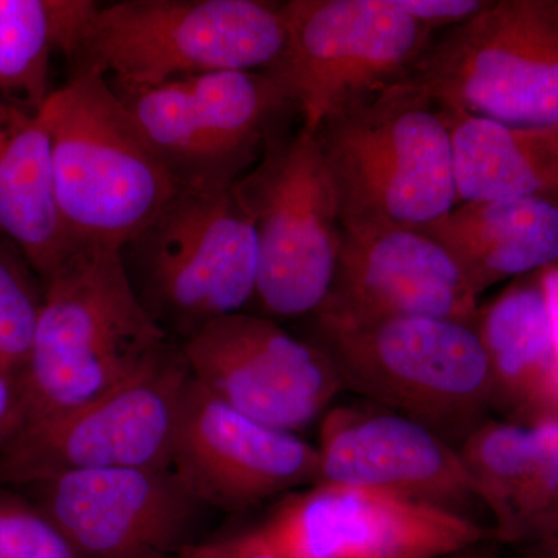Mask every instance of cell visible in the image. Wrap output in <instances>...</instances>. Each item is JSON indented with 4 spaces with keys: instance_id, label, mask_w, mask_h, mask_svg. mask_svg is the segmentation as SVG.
I'll list each match as a JSON object with an SVG mask.
<instances>
[{
    "instance_id": "obj_18",
    "label": "cell",
    "mask_w": 558,
    "mask_h": 558,
    "mask_svg": "<svg viewBox=\"0 0 558 558\" xmlns=\"http://www.w3.org/2000/svg\"><path fill=\"white\" fill-rule=\"evenodd\" d=\"M459 454L494 542L521 546L558 532V421L524 427L487 418Z\"/></svg>"
},
{
    "instance_id": "obj_9",
    "label": "cell",
    "mask_w": 558,
    "mask_h": 558,
    "mask_svg": "<svg viewBox=\"0 0 558 558\" xmlns=\"http://www.w3.org/2000/svg\"><path fill=\"white\" fill-rule=\"evenodd\" d=\"M439 108L558 128V2L499 0L435 36L413 75Z\"/></svg>"
},
{
    "instance_id": "obj_25",
    "label": "cell",
    "mask_w": 558,
    "mask_h": 558,
    "mask_svg": "<svg viewBox=\"0 0 558 558\" xmlns=\"http://www.w3.org/2000/svg\"><path fill=\"white\" fill-rule=\"evenodd\" d=\"M0 558H76L68 539L16 488L0 487Z\"/></svg>"
},
{
    "instance_id": "obj_30",
    "label": "cell",
    "mask_w": 558,
    "mask_h": 558,
    "mask_svg": "<svg viewBox=\"0 0 558 558\" xmlns=\"http://www.w3.org/2000/svg\"><path fill=\"white\" fill-rule=\"evenodd\" d=\"M487 542L480 543L476 546H470L468 549L459 550V553L451 554L446 558H497L494 549L488 548Z\"/></svg>"
},
{
    "instance_id": "obj_10",
    "label": "cell",
    "mask_w": 558,
    "mask_h": 558,
    "mask_svg": "<svg viewBox=\"0 0 558 558\" xmlns=\"http://www.w3.org/2000/svg\"><path fill=\"white\" fill-rule=\"evenodd\" d=\"M178 190H231L295 113L263 72H215L119 92Z\"/></svg>"
},
{
    "instance_id": "obj_21",
    "label": "cell",
    "mask_w": 558,
    "mask_h": 558,
    "mask_svg": "<svg viewBox=\"0 0 558 558\" xmlns=\"http://www.w3.org/2000/svg\"><path fill=\"white\" fill-rule=\"evenodd\" d=\"M418 231L450 253L478 296L505 279L558 264L556 202H462Z\"/></svg>"
},
{
    "instance_id": "obj_16",
    "label": "cell",
    "mask_w": 558,
    "mask_h": 558,
    "mask_svg": "<svg viewBox=\"0 0 558 558\" xmlns=\"http://www.w3.org/2000/svg\"><path fill=\"white\" fill-rule=\"evenodd\" d=\"M315 486L379 492L475 520L481 505L457 447L381 407H333L319 425Z\"/></svg>"
},
{
    "instance_id": "obj_4",
    "label": "cell",
    "mask_w": 558,
    "mask_h": 558,
    "mask_svg": "<svg viewBox=\"0 0 558 558\" xmlns=\"http://www.w3.org/2000/svg\"><path fill=\"white\" fill-rule=\"evenodd\" d=\"M312 317V343L332 360L344 389L413 418L457 449L494 410L486 349L472 323Z\"/></svg>"
},
{
    "instance_id": "obj_19",
    "label": "cell",
    "mask_w": 558,
    "mask_h": 558,
    "mask_svg": "<svg viewBox=\"0 0 558 558\" xmlns=\"http://www.w3.org/2000/svg\"><path fill=\"white\" fill-rule=\"evenodd\" d=\"M473 325L486 349L494 410L502 421L524 427L558 421V352L539 274L480 307Z\"/></svg>"
},
{
    "instance_id": "obj_13",
    "label": "cell",
    "mask_w": 558,
    "mask_h": 558,
    "mask_svg": "<svg viewBox=\"0 0 558 558\" xmlns=\"http://www.w3.org/2000/svg\"><path fill=\"white\" fill-rule=\"evenodd\" d=\"M258 529L279 558H446L494 539L449 510L340 486L286 495Z\"/></svg>"
},
{
    "instance_id": "obj_22",
    "label": "cell",
    "mask_w": 558,
    "mask_h": 558,
    "mask_svg": "<svg viewBox=\"0 0 558 558\" xmlns=\"http://www.w3.org/2000/svg\"><path fill=\"white\" fill-rule=\"evenodd\" d=\"M453 149L458 204L542 199L558 204V128H515L439 108Z\"/></svg>"
},
{
    "instance_id": "obj_24",
    "label": "cell",
    "mask_w": 558,
    "mask_h": 558,
    "mask_svg": "<svg viewBox=\"0 0 558 558\" xmlns=\"http://www.w3.org/2000/svg\"><path fill=\"white\" fill-rule=\"evenodd\" d=\"M44 282L20 248L0 234V371L20 377L31 359Z\"/></svg>"
},
{
    "instance_id": "obj_27",
    "label": "cell",
    "mask_w": 558,
    "mask_h": 558,
    "mask_svg": "<svg viewBox=\"0 0 558 558\" xmlns=\"http://www.w3.org/2000/svg\"><path fill=\"white\" fill-rule=\"evenodd\" d=\"M179 558H279L259 529L189 545Z\"/></svg>"
},
{
    "instance_id": "obj_23",
    "label": "cell",
    "mask_w": 558,
    "mask_h": 558,
    "mask_svg": "<svg viewBox=\"0 0 558 558\" xmlns=\"http://www.w3.org/2000/svg\"><path fill=\"white\" fill-rule=\"evenodd\" d=\"M90 0H0V97L32 110L49 100L50 62L64 54Z\"/></svg>"
},
{
    "instance_id": "obj_12",
    "label": "cell",
    "mask_w": 558,
    "mask_h": 558,
    "mask_svg": "<svg viewBox=\"0 0 558 558\" xmlns=\"http://www.w3.org/2000/svg\"><path fill=\"white\" fill-rule=\"evenodd\" d=\"M191 377L245 416L296 433L344 391L329 355L275 319L245 312L215 319L183 340Z\"/></svg>"
},
{
    "instance_id": "obj_7",
    "label": "cell",
    "mask_w": 558,
    "mask_h": 558,
    "mask_svg": "<svg viewBox=\"0 0 558 558\" xmlns=\"http://www.w3.org/2000/svg\"><path fill=\"white\" fill-rule=\"evenodd\" d=\"M281 10L284 46L263 73L311 134L410 78L436 36L395 0H289Z\"/></svg>"
},
{
    "instance_id": "obj_28",
    "label": "cell",
    "mask_w": 558,
    "mask_h": 558,
    "mask_svg": "<svg viewBox=\"0 0 558 558\" xmlns=\"http://www.w3.org/2000/svg\"><path fill=\"white\" fill-rule=\"evenodd\" d=\"M21 421L20 377L0 371V444L16 432Z\"/></svg>"
},
{
    "instance_id": "obj_11",
    "label": "cell",
    "mask_w": 558,
    "mask_h": 558,
    "mask_svg": "<svg viewBox=\"0 0 558 558\" xmlns=\"http://www.w3.org/2000/svg\"><path fill=\"white\" fill-rule=\"evenodd\" d=\"M191 374L172 344L126 384L58 416L24 425L0 444V487L108 469H170Z\"/></svg>"
},
{
    "instance_id": "obj_8",
    "label": "cell",
    "mask_w": 558,
    "mask_h": 558,
    "mask_svg": "<svg viewBox=\"0 0 558 558\" xmlns=\"http://www.w3.org/2000/svg\"><path fill=\"white\" fill-rule=\"evenodd\" d=\"M258 242L256 296L266 317L314 315L328 299L339 259V202L311 132L279 131L233 186Z\"/></svg>"
},
{
    "instance_id": "obj_29",
    "label": "cell",
    "mask_w": 558,
    "mask_h": 558,
    "mask_svg": "<svg viewBox=\"0 0 558 558\" xmlns=\"http://www.w3.org/2000/svg\"><path fill=\"white\" fill-rule=\"evenodd\" d=\"M520 558H558V532L519 546Z\"/></svg>"
},
{
    "instance_id": "obj_1",
    "label": "cell",
    "mask_w": 558,
    "mask_h": 558,
    "mask_svg": "<svg viewBox=\"0 0 558 558\" xmlns=\"http://www.w3.org/2000/svg\"><path fill=\"white\" fill-rule=\"evenodd\" d=\"M43 282L17 429L108 395L174 344L135 293L123 250L75 244Z\"/></svg>"
},
{
    "instance_id": "obj_5",
    "label": "cell",
    "mask_w": 558,
    "mask_h": 558,
    "mask_svg": "<svg viewBox=\"0 0 558 558\" xmlns=\"http://www.w3.org/2000/svg\"><path fill=\"white\" fill-rule=\"evenodd\" d=\"M54 194L75 244L123 250L178 186L105 78L72 73L46 105Z\"/></svg>"
},
{
    "instance_id": "obj_17",
    "label": "cell",
    "mask_w": 558,
    "mask_h": 558,
    "mask_svg": "<svg viewBox=\"0 0 558 558\" xmlns=\"http://www.w3.org/2000/svg\"><path fill=\"white\" fill-rule=\"evenodd\" d=\"M478 299L457 260L422 231L341 229L332 288L314 315L354 325L410 317L473 325Z\"/></svg>"
},
{
    "instance_id": "obj_6",
    "label": "cell",
    "mask_w": 558,
    "mask_h": 558,
    "mask_svg": "<svg viewBox=\"0 0 558 558\" xmlns=\"http://www.w3.org/2000/svg\"><path fill=\"white\" fill-rule=\"evenodd\" d=\"M123 259L150 317L183 340L256 296L258 242L233 189L179 190Z\"/></svg>"
},
{
    "instance_id": "obj_2",
    "label": "cell",
    "mask_w": 558,
    "mask_h": 558,
    "mask_svg": "<svg viewBox=\"0 0 558 558\" xmlns=\"http://www.w3.org/2000/svg\"><path fill=\"white\" fill-rule=\"evenodd\" d=\"M314 135L341 229L418 230L458 204L449 128L413 76L330 117Z\"/></svg>"
},
{
    "instance_id": "obj_20",
    "label": "cell",
    "mask_w": 558,
    "mask_h": 558,
    "mask_svg": "<svg viewBox=\"0 0 558 558\" xmlns=\"http://www.w3.org/2000/svg\"><path fill=\"white\" fill-rule=\"evenodd\" d=\"M0 234L20 248L43 281L75 245L54 194L49 113L2 97Z\"/></svg>"
},
{
    "instance_id": "obj_15",
    "label": "cell",
    "mask_w": 558,
    "mask_h": 558,
    "mask_svg": "<svg viewBox=\"0 0 558 558\" xmlns=\"http://www.w3.org/2000/svg\"><path fill=\"white\" fill-rule=\"evenodd\" d=\"M171 469L205 508L242 512L317 484V447L260 424L190 377L180 402Z\"/></svg>"
},
{
    "instance_id": "obj_26",
    "label": "cell",
    "mask_w": 558,
    "mask_h": 558,
    "mask_svg": "<svg viewBox=\"0 0 558 558\" xmlns=\"http://www.w3.org/2000/svg\"><path fill=\"white\" fill-rule=\"evenodd\" d=\"M403 13L433 33L449 31L478 14L487 2L481 0H395Z\"/></svg>"
},
{
    "instance_id": "obj_3",
    "label": "cell",
    "mask_w": 558,
    "mask_h": 558,
    "mask_svg": "<svg viewBox=\"0 0 558 558\" xmlns=\"http://www.w3.org/2000/svg\"><path fill=\"white\" fill-rule=\"evenodd\" d=\"M281 3L264 0L95 2L64 57L113 90L215 72H263L284 46Z\"/></svg>"
},
{
    "instance_id": "obj_14",
    "label": "cell",
    "mask_w": 558,
    "mask_h": 558,
    "mask_svg": "<svg viewBox=\"0 0 558 558\" xmlns=\"http://www.w3.org/2000/svg\"><path fill=\"white\" fill-rule=\"evenodd\" d=\"M20 490L62 532L76 558H170L204 505L170 469L64 473Z\"/></svg>"
}]
</instances>
